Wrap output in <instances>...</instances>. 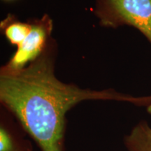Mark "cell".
I'll return each instance as SVG.
<instances>
[{"label": "cell", "mask_w": 151, "mask_h": 151, "mask_svg": "<svg viewBox=\"0 0 151 151\" xmlns=\"http://www.w3.org/2000/svg\"><path fill=\"white\" fill-rule=\"evenodd\" d=\"M94 13L102 27H133L151 43V0H94Z\"/></svg>", "instance_id": "7a4b0ae2"}, {"label": "cell", "mask_w": 151, "mask_h": 151, "mask_svg": "<svg viewBox=\"0 0 151 151\" xmlns=\"http://www.w3.org/2000/svg\"><path fill=\"white\" fill-rule=\"evenodd\" d=\"M57 45L16 72L0 71V101L12 113L41 151H65L66 115L88 100L118 101L144 106L151 113V95L135 97L112 88L84 89L60 81L55 74Z\"/></svg>", "instance_id": "6da1fadb"}, {"label": "cell", "mask_w": 151, "mask_h": 151, "mask_svg": "<svg viewBox=\"0 0 151 151\" xmlns=\"http://www.w3.org/2000/svg\"><path fill=\"white\" fill-rule=\"evenodd\" d=\"M1 29L9 43L20 46L29 35L32 29L31 21L24 22L18 20L14 15L9 14L1 22Z\"/></svg>", "instance_id": "5b68a950"}, {"label": "cell", "mask_w": 151, "mask_h": 151, "mask_svg": "<svg viewBox=\"0 0 151 151\" xmlns=\"http://www.w3.org/2000/svg\"><path fill=\"white\" fill-rule=\"evenodd\" d=\"M10 134L1 127L0 129V151H16Z\"/></svg>", "instance_id": "8992f818"}, {"label": "cell", "mask_w": 151, "mask_h": 151, "mask_svg": "<svg viewBox=\"0 0 151 151\" xmlns=\"http://www.w3.org/2000/svg\"><path fill=\"white\" fill-rule=\"evenodd\" d=\"M16 151H32V150H30L29 149H19V150H17Z\"/></svg>", "instance_id": "52a82bcc"}, {"label": "cell", "mask_w": 151, "mask_h": 151, "mask_svg": "<svg viewBox=\"0 0 151 151\" xmlns=\"http://www.w3.org/2000/svg\"><path fill=\"white\" fill-rule=\"evenodd\" d=\"M4 1H13V0H4Z\"/></svg>", "instance_id": "ba28073f"}, {"label": "cell", "mask_w": 151, "mask_h": 151, "mask_svg": "<svg viewBox=\"0 0 151 151\" xmlns=\"http://www.w3.org/2000/svg\"><path fill=\"white\" fill-rule=\"evenodd\" d=\"M127 151H151V127L146 120L139 122L123 138Z\"/></svg>", "instance_id": "277c9868"}, {"label": "cell", "mask_w": 151, "mask_h": 151, "mask_svg": "<svg viewBox=\"0 0 151 151\" xmlns=\"http://www.w3.org/2000/svg\"><path fill=\"white\" fill-rule=\"evenodd\" d=\"M32 29L29 35L18 46L9 62L1 67L0 71L16 72L26 67L37 59L43 52L52 39L53 22L48 14L41 18L31 20Z\"/></svg>", "instance_id": "3957f363"}]
</instances>
